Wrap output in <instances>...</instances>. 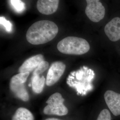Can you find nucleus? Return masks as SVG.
Listing matches in <instances>:
<instances>
[{
    "label": "nucleus",
    "instance_id": "obj_1",
    "mask_svg": "<svg viewBox=\"0 0 120 120\" xmlns=\"http://www.w3.org/2000/svg\"><path fill=\"white\" fill-rule=\"evenodd\" d=\"M58 32V26L54 22L48 20L39 21L30 26L27 31L26 38L32 45H41L54 38Z\"/></svg>",
    "mask_w": 120,
    "mask_h": 120
},
{
    "label": "nucleus",
    "instance_id": "obj_2",
    "mask_svg": "<svg viewBox=\"0 0 120 120\" xmlns=\"http://www.w3.org/2000/svg\"><path fill=\"white\" fill-rule=\"evenodd\" d=\"M57 48L64 54L80 55L89 51L90 45L84 39L71 36L61 40L57 44Z\"/></svg>",
    "mask_w": 120,
    "mask_h": 120
},
{
    "label": "nucleus",
    "instance_id": "obj_3",
    "mask_svg": "<svg viewBox=\"0 0 120 120\" xmlns=\"http://www.w3.org/2000/svg\"><path fill=\"white\" fill-rule=\"evenodd\" d=\"M30 73H19L12 77L9 88L14 95L24 101L29 100V95L26 89L25 83L27 80Z\"/></svg>",
    "mask_w": 120,
    "mask_h": 120
},
{
    "label": "nucleus",
    "instance_id": "obj_4",
    "mask_svg": "<svg viewBox=\"0 0 120 120\" xmlns=\"http://www.w3.org/2000/svg\"><path fill=\"white\" fill-rule=\"evenodd\" d=\"M64 101V99L60 94H53L46 101V103L48 105L44 109V113L46 115H66L68 113V109L63 104Z\"/></svg>",
    "mask_w": 120,
    "mask_h": 120
},
{
    "label": "nucleus",
    "instance_id": "obj_5",
    "mask_svg": "<svg viewBox=\"0 0 120 120\" xmlns=\"http://www.w3.org/2000/svg\"><path fill=\"white\" fill-rule=\"evenodd\" d=\"M83 69H81L77 71H74L70 73L67 79V84L69 86L75 88L77 91L78 93L82 94L83 93V90H86L85 86L87 81H90L93 77H90L87 79V77L89 76H86L85 71Z\"/></svg>",
    "mask_w": 120,
    "mask_h": 120
},
{
    "label": "nucleus",
    "instance_id": "obj_6",
    "mask_svg": "<svg viewBox=\"0 0 120 120\" xmlns=\"http://www.w3.org/2000/svg\"><path fill=\"white\" fill-rule=\"evenodd\" d=\"M87 6L85 13L91 21L98 22L102 20L105 15V10L100 0H86Z\"/></svg>",
    "mask_w": 120,
    "mask_h": 120
},
{
    "label": "nucleus",
    "instance_id": "obj_7",
    "mask_svg": "<svg viewBox=\"0 0 120 120\" xmlns=\"http://www.w3.org/2000/svg\"><path fill=\"white\" fill-rule=\"evenodd\" d=\"M66 68L65 64L61 61H56L51 64L48 70L46 79V85L52 86L60 79Z\"/></svg>",
    "mask_w": 120,
    "mask_h": 120
},
{
    "label": "nucleus",
    "instance_id": "obj_8",
    "mask_svg": "<svg viewBox=\"0 0 120 120\" xmlns=\"http://www.w3.org/2000/svg\"><path fill=\"white\" fill-rule=\"evenodd\" d=\"M104 98L108 107L115 116L120 115V94L112 90L105 93Z\"/></svg>",
    "mask_w": 120,
    "mask_h": 120
},
{
    "label": "nucleus",
    "instance_id": "obj_9",
    "mask_svg": "<svg viewBox=\"0 0 120 120\" xmlns=\"http://www.w3.org/2000/svg\"><path fill=\"white\" fill-rule=\"evenodd\" d=\"M105 32L112 41H116L120 39V18L116 17L108 22L105 27Z\"/></svg>",
    "mask_w": 120,
    "mask_h": 120
},
{
    "label": "nucleus",
    "instance_id": "obj_10",
    "mask_svg": "<svg viewBox=\"0 0 120 120\" xmlns=\"http://www.w3.org/2000/svg\"><path fill=\"white\" fill-rule=\"evenodd\" d=\"M59 0H38L37 8L39 12L45 15H50L57 10Z\"/></svg>",
    "mask_w": 120,
    "mask_h": 120
},
{
    "label": "nucleus",
    "instance_id": "obj_11",
    "mask_svg": "<svg viewBox=\"0 0 120 120\" xmlns=\"http://www.w3.org/2000/svg\"><path fill=\"white\" fill-rule=\"evenodd\" d=\"M44 60V56L41 54L33 56L26 60L18 69L19 73H30L36 69Z\"/></svg>",
    "mask_w": 120,
    "mask_h": 120
},
{
    "label": "nucleus",
    "instance_id": "obj_12",
    "mask_svg": "<svg viewBox=\"0 0 120 120\" xmlns=\"http://www.w3.org/2000/svg\"><path fill=\"white\" fill-rule=\"evenodd\" d=\"M31 80L32 87L34 92L37 94L41 93L43 91L46 82L45 77L43 76L40 77L39 75H33Z\"/></svg>",
    "mask_w": 120,
    "mask_h": 120
},
{
    "label": "nucleus",
    "instance_id": "obj_13",
    "mask_svg": "<svg viewBox=\"0 0 120 120\" xmlns=\"http://www.w3.org/2000/svg\"><path fill=\"white\" fill-rule=\"evenodd\" d=\"M34 117L32 112L25 108H18L12 117V120H34Z\"/></svg>",
    "mask_w": 120,
    "mask_h": 120
},
{
    "label": "nucleus",
    "instance_id": "obj_14",
    "mask_svg": "<svg viewBox=\"0 0 120 120\" xmlns=\"http://www.w3.org/2000/svg\"><path fill=\"white\" fill-rule=\"evenodd\" d=\"M13 8L18 13H21L25 10V4L21 0H10Z\"/></svg>",
    "mask_w": 120,
    "mask_h": 120
},
{
    "label": "nucleus",
    "instance_id": "obj_15",
    "mask_svg": "<svg viewBox=\"0 0 120 120\" xmlns=\"http://www.w3.org/2000/svg\"><path fill=\"white\" fill-rule=\"evenodd\" d=\"M49 65V64L47 61L43 60L34 70L33 75H40V74H42L47 69Z\"/></svg>",
    "mask_w": 120,
    "mask_h": 120
},
{
    "label": "nucleus",
    "instance_id": "obj_16",
    "mask_svg": "<svg viewBox=\"0 0 120 120\" xmlns=\"http://www.w3.org/2000/svg\"><path fill=\"white\" fill-rule=\"evenodd\" d=\"M0 23L5 28V29L8 32H11L12 31L13 25L12 23L9 21L7 20L4 17H0Z\"/></svg>",
    "mask_w": 120,
    "mask_h": 120
},
{
    "label": "nucleus",
    "instance_id": "obj_17",
    "mask_svg": "<svg viewBox=\"0 0 120 120\" xmlns=\"http://www.w3.org/2000/svg\"><path fill=\"white\" fill-rule=\"evenodd\" d=\"M97 120H111L110 112L107 109H104L100 112Z\"/></svg>",
    "mask_w": 120,
    "mask_h": 120
},
{
    "label": "nucleus",
    "instance_id": "obj_18",
    "mask_svg": "<svg viewBox=\"0 0 120 120\" xmlns=\"http://www.w3.org/2000/svg\"><path fill=\"white\" fill-rule=\"evenodd\" d=\"M45 120H61L60 119H58L57 118H47Z\"/></svg>",
    "mask_w": 120,
    "mask_h": 120
}]
</instances>
